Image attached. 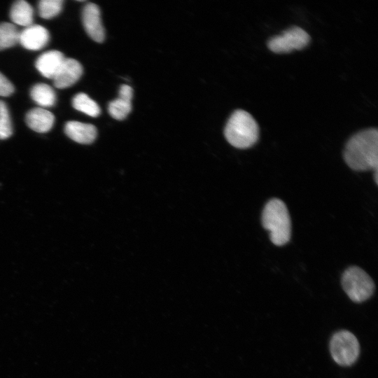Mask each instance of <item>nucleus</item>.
I'll return each instance as SVG.
<instances>
[{
  "label": "nucleus",
  "instance_id": "obj_3",
  "mask_svg": "<svg viewBox=\"0 0 378 378\" xmlns=\"http://www.w3.org/2000/svg\"><path fill=\"white\" fill-rule=\"evenodd\" d=\"M227 141L237 148L252 146L258 139L259 128L253 116L244 110H236L230 115L224 130Z\"/></svg>",
  "mask_w": 378,
  "mask_h": 378
},
{
  "label": "nucleus",
  "instance_id": "obj_2",
  "mask_svg": "<svg viewBox=\"0 0 378 378\" xmlns=\"http://www.w3.org/2000/svg\"><path fill=\"white\" fill-rule=\"evenodd\" d=\"M263 227L270 232L271 241L276 246L286 244L290 238L291 223L287 207L277 198L270 200L262 214Z\"/></svg>",
  "mask_w": 378,
  "mask_h": 378
},
{
  "label": "nucleus",
  "instance_id": "obj_20",
  "mask_svg": "<svg viewBox=\"0 0 378 378\" xmlns=\"http://www.w3.org/2000/svg\"><path fill=\"white\" fill-rule=\"evenodd\" d=\"M14 92L12 83L0 72V96H10Z\"/></svg>",
  "mask_w": 378,
  "mask_h": 378
},
{
  "label": "nucleus",
  "instance_id": "obj_10",
  "mask_svg": "<svg viewBox=\"0 0 378 378\" xmlns=\"http://www.w3.org/2000/svg\"><path fill=\"white\" fill-rule=\"evenodd\" d=\"M118 97L108 104V110L111 117L116 120H123L132 110L133 90L127 85L120 86Z\"/></svg>",
  "mask_w": 378,
  "mask_h": 378
},
{
  "label": "nucleus",
  "instance_id": "obj_4",
  "mask_svg": "<svg viewBox=\"0 0 378 378\" xmlns=\"http://www.w3.org/2000/svg\"><path fill=\"white\" fill-rule=\"evenodd\" d=\"M342 286L355 302H362L369 299L374 291V284L371 277L356 266L347 268L342 276Z\"/></svg>",
  "mask_w": 378,
  "mask_h": 378
},
{
  "label": "nucleus",
  "instance_id": "obj_15",
  "mask_svg": "<svg viewBox=\"0 0 378 378\" xmlns=\"http://www.w3.org/2000/svg\"><path fill=\"white\" fill-rule=\"evenodd\" d=\"M32 99L42 107L52 106L56 102V95L53 89L47 84L34 85L30 91Z\"/></svg>",
  "mask_w": 378,
  "mask_h": 378
},
{
  "label": "nucleus",
  "instance_id": "obj_8",
  "mask_svg": "<svg viewBox=\"0 0 378 378\" xmlns=\"http://www.w3.org/2000/svg\"><path fill=\"white\" fill-rule=\"evenodd\" d=\"M83 74L82 65L76 59L65 58L53 79L56 88H66L76 83Z\"/></svg>",
  "mask_w": 378,
  "mask_h": 378
},
{
  "label": "nucleus",
  "instance_id": "obj_7",
  "mask_svg": "<svg viewBox=\"0 0 378 378\" xmlns=\"http://www.w3.org/2000/svg\"><path fill=\"white\" fill-rule=\"evenodd\" d=\"M82 20L87 34L92 40L98 43L104 40L105 32L98 6L93 3L85 5L82 12Z\"/></svg>",
  "mask_w": 378,
  "mask_h": 378
},
{
  "label": "nucleus",
  "instance_id": "obj_11",
  "mask_svg": "<svg viewBox=\"0 0 378 378\" xmlns=\"http://www.w3.org/2000/svg\"><path fill=\"white\" fill-rule=\"evenodd\" d=\"M66 134L79 144H89L97 137V128L91 124L78 121H69L64 127Z\"/></svg>",
  "mask_w": 378,
  "mask_h": 378
},
{
  "label": "nucleus",
  "instance_id": "obj_19",
  "mask_svg": "<svg viewBox=\"0 0 378 378\" xmlns=\"http://www.w3.org/2000/svg\"><path fill=\"white\" fill-rule=\"evenodd\" d=\"M13 134L9 111L6 103L0 100V139H6Z\"/></svg>",
  "mask_w": 378,
  "mask_h": 378
},
{
  "label": "nucleus",
  "instance_id": "obj_17",
  "mask_svg": "<svg viewBox=\"0 0 378 378\" xmlns=\"http://www.w3.org/2000/svg\"><path fill=\"white\" fill-rule=\"evenodd\" d=\"M19 35L13 24L0 23V50L15 46L19 42Z\"/></svg>",
  "mask_w": 378,
  "mask_h": 378
},
{
  "label": "nucleus",
  "instance_id": "obj_1",
  "mask_svg": "<svg viewBox=\"0 0 378 378\" xmlns=\"http://www.w3.org/2000/svg\"><path fill=\"white\" fill-rule=\"evenodd\" d=\"M344 159L355 171L377 169L378 167V131L370 128L352 136L346 144Z\"/></svg>",
  "mask_w": 378,
  "mask_h": 378
},
{
  "label": "nucleus",
  "instance_id": "obj_16",
  "mask_svg": "<svg viewBox=\"0 0 378 378\" xmlns=\"http://www.w3.org/2000/svg\"><path fill=\"white\" fill-rule=\"evenodd\" d=\"M72 105L76 110L91 117H97L101 110L99 105L88 94L80 92L76 94L72 99Z\"/></svg>",
  "mask_w": 378,
  "mask_h": 378
},
{
  "label": "nucleus",
  "instance_id": "obj_14",
  "mask_svg": "<svg viewBox=\"0 0 378 378\" xmlns=\"http://www.w3.org/2000/svg\"><path fill=\"white\" fill-rule=\"evenodd\" d=\"M34 10L31 5L25 1L15 2L10 11V18L15 24L28 27L33 22Z\"/></svg>",
  "mask_w": 378,
  "mask_h": 378
},
{
  "label": "nucleus",
  "instance_id": "obj_5",
  "mask_svg": "<svg viewBox=\"0 0 378 378\" xmlns=\"http://www.w3.org/2000/svg\"><path fill=\"white\" fill-rule=\"evenodd\" d=\"M330 351L333 360L338 365L349 366L358 359L360 345L353 333L348 330H340L332 336Z\"/></svg>",
  "mask_w": 378,
  "mask_h": 378
},
{
  "label": "nucleus",
  "instance_id": "obj_12",
  "mask_svg": "<svg viewBox=\"0 0 378 378\" xmlns=\"http://www.w3.org/2000/svg\"><path fill=\"white\" fill-rule=\"evenodd\" d=\"M65 57L58 50H50L40 55L36 61V68L44 77L53 78Z\"/></svg>",
  "mask_w": 378,
  "mask_h": 378
},
{
  "label": "nucleus",
  "instance_id": "obj_13",
  "mask_svg": "<svg viewBox=\"0 0 378 378\" xmlns=\"http://www.w3.org/2000/svg\"><path fill=\"white\" fill-rule=\"evenodd\" d=\"M25 120L29 128L35 132L43 133L52 127L55 117L51 112L43 108H35L27 112Z\"/></svg>",
  "mask_w": 378,
  "mask_h": 378
},
{
  "label": "nucleus",
  "instance_id": "obj_6",
  "mask_svg": "<svg viewBox=\"0 0 378 378\" xmlns=\"http://www.w3.org/2000/svg\"><path fill=\"white\" fill-rule=\"evenodd\" d=\"M310 41L306 31L299 27H292L281 35H276L267 41V47L275 53H286L294 50H301Z\"/></svg>",
  "mask_w": 378,
  "mask_h": 378
},
{
  "label": "nucleus",
  "instance_id": "obj_9",
  "mask_svg": "<svg viewBox=\"0 0 378 378\" xmlns=\"http://www.w3.org/2000/svg\"><path fill=\"white\" fill-rule=\"evenodd\" d=\"M49 41L48 30L38 24L26 27L19 35V42L26 49L38 50L43 48Z\"/></svg>",
  "mask_w": 378,
  "mask_h": 378
},
{
  "label": "nucleus",
  "instance_id": "obj_18",
  "mask_svg": "<svg viewBox=\"0 0 378 378\" xmlns=\"http://www.w3.org/2000/svg\"><path fill=\"white\" fill-rule=\"evenodd\" d=\"M62 4V0H41L38 4V13L43 18H52L60 13Z\"/></svg>",
  "mask_w": 378,
  "mask_h": 378
}]
</instances>
